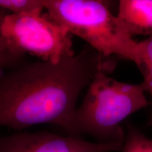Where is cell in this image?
Instances as JSON below:
<instances>
[{
    "label": "cell",
    "mask_w": 152,
    "mask_h": 152,
    "mask_svg": "<svg viewBox=\"0 0 152 152\" xmlns=\"http://www.w3.org/2000/svg\"><path fill=\"white\" fill-rule=\"evenodd\" d=\"M91 47L58 63L37 61L0 76V125L54 124L76 135L77 101L101 68L113 62Z\"/></svg>",
    "instance_id": "6da1fadb"
},
{
    "label": "cell",
    "mask_w": 152,
    "mask_h": 152,
    "mask_svg": "<svg viewBox=\"0 0 152 152\" xmlns=\"http://www.w3.org/2000/svg\"><path fill=\"white\" fill-rule=\"evenodd\" d=\"M114 65L112 62L101 68L87 87L84 99L76 110V134L87 133L101 142L124 141L121 123L149 105L142 83H123L108 75Z\"/></svg>",
    "instance_id": "7a4b0ae2"
},
{
    "label": "cell",
    "mask_w": 152,
    "mask_h": 152,
    "mask_svg": "<svg viewBox=\"0 0 152 152\" xmlns=\"http://www.w3.org/2000/svg\"><path fill=\"white\" fill-rule=\"evenodd\" d=\"M47 15L71 35L80 37L105 57L116 55L140 63V42L134 40L109 2L101 0H43Z\"/></svg>",
    "instance_id": "3957f363"
},
{
    "label": "cell",
    "mask_w": 152,
    "mask_h": 152,
    "mask_svg": "<svg viewBox=\"0 0 152 152\" xmlns=\"http://www.w3.org/2000/svg\"><path fill=\"white\" fill-rule=\"evenodd\" d=\"M0 33L9 50L21 58L28 54L58 63L75 54L71 34L47 13L4 15Z\"/></svg>",
    "instance_id": "277c9868"
},
{
    "label": "cell",
    "mask_w": 152,
    "mask_h": 152,
    "mask_svg": "<svg viewBox=\"0 0 152 152\" xmlns=\"http://www.w3.org/2000/svg\"><path fill=\"white\" fill-rule=\"evenodd\" d=\"M123 142H90L49 132H21L0 137V152H112L122 150Z\"/></svg>",
    "instance_id": "5b68a950"
},
{
    "label": "cell",
    "mask_w": 152,
    "mask_h": 152,
    "mask_svg": "<svg viewBox=\"0 0 152 152\" xmlns=\"http://www.w3.org/2000/svg\"><path fill=\"white\" fill-rule=\"evenodd\" d=\"M118 18L131 35H152V0H121Z\"/></svg>",
    "instance_id": "8992f818"
},
{
    "label": "cell",
    "mask_w": 152,
    "mask_h": 152,
    "mask_svg": "<svg viewBox=\"0 0 152 152\" xmlns=\"http://www.w3.org/2000/svg\"><path fill=\"white\" fill-rule=\"evenodd\" d=\"M140 56L138 68L144 75L142 83L145 91H147L152 99V35L140 42ZM149 125H152V113Z\"/></svg>",
    "instance_id": "52a82bcc"
},
{
    "label": "cell",
    "mask_w": 152,
    "mask_h": 152,
    "mask_svg": "<svg viewBox=\"0 0 152 152\" xmlns=\"http://www.w3.org/2000/svg\"><path fill=\"white\" fill-rule=\"evenodd\" d=\"M123 152H152V140L132 126L128 127L124 139Z\"/></svg>",
    "instance_id": "ba28073f"
},
{
    "label": "cell",
    "mask_w": 152,
    "mask_h": 152,
    "mask_svg": "<svg viewBox=\"0 0 152 152\" xmlns=\"http://www.w3.org/2000/svg\"><path fill=\"white\" fill-rule=\"evenodd\" d=\"M0 9L10 11V14L20 15L43 13V0H0Z\"/></svg>",
    "instance_id": "9c48e42d"
},
{
    "label": "cell",
    "mask_w": 152,
    "mask_h": 152,
    "mask_svg": "<svg viewBox=\"0 0 152 152\" xmlns=\"http://www.w3.org/2000/svg\"><path fill=\"white\" fill-rule=\"evenodd\" d=\"M4 15L0 14V25ZM21 57L13 54L6 45L4 40L0 33V72L11 65L16 64Z\"/></svg>",
    "instance_id": "30bf717a"
}]
</instances>
